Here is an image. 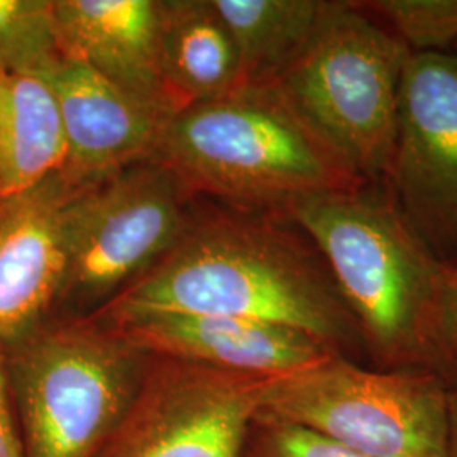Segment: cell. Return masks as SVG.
I'll return each mask as SVG.
<instances>
[{"label":"cell","mask_w":457,"mask_h":457,"mask_svg":"<svg viewBox=\"0 0 457 457\" xmlns=\"http://www.w3.org/2000/svg\"><path fill=\"white\" fill-rule=\"evenodd\" d=\"M288 217L249 213L188 228L97 312L170 311L292 327L344 354L362 345L324 258Z\"/></svg>","instance_id":"obj_1"},{"label":"cell","mask_w":457,"mask_h":457,"mask_svg":"<svg viewBox=\"0 0 457 457\" xmlns=\"http://www.w3.org/2000/svg\"><path fill=\"white\" fill-rule=\"evenodd\" d=\"M287 217L324 258L379 370H447L437 343L445 262L385 183L298 200Z\"/></svg>","instance_id":"obj_2"},{"label":"cell","mask_w":457,"mask_h":457,"mask_svg":"<svg viewBox=\"0 0 457 457\" xmlns=\"http://www.w3.org/2000/svg\"><path fill=\"white\" fill-rule=\"evenodd\" d=\"M156 158L188 188L249 213L287 217L307 196L368 185L273 85L243 87L181 109L166 122Z\"/></svg>","instance_id":"obj_3"},{"label":"cell","mask_w":457,"mask_h":457,"mask_svg":"<svg viewBox=\"0 0 457 457\" xmlns=\"http://www.w3.org/2000/svg\"><path fill=\"white\" fill-rule=\"evenodd\" d=\"M26 457H98L151 356L94 315L41 324L5 345Z\"/></svg>","instance_id":"obj_4"},{"label":"cell","mask_w":457,"mask_h":457,"mask_svg":"<svg viewBox=\"0 0 457 457\" xmlns=\"http://www.w3.org/2000/svg\"><path fill=\"white\" fill-rule=\"evenodd\" d=\"M411 54L360 2H330L309 45L273 87L360 179L385 183Z\"/></svg>","instance_id":"obj_5"},{"label":"cell","mask_w":457,"mask_h":457,"mask_svg":"<svg viewBox=\"0 0 457 457\" xmlns=\"http://www.w3.org/2000/svg\"><path fill=\"white\" fill-rule=\"evenodd\" d=\"M449 386L430 370H368L334 353L266 378L256 419L307 428L364 457H445Z\"/></svg>","instance_id":"obj_6"},{"label":"cell","mask_w":457,"mask_h":457,"mask_svg":"<svg viewBox=\"0 0 457 457\" xmlns=\"http://www.w3.org/2000/svg\"><path fill=\"white\" fill-rule=\"evenodd\" d=\"M187 190L158 158L83 187L71 205L62 296L105 305L143 277L188 230Z\"/></svg>","instance_id":"obj_7"},{"label":"cell","mask_w":457,"mask_h":457,"mask_svg":"<svg viewBox=\"0 0 457 457\" xmlns=\"http://www.w3.org/2000/svg\"><path fill=\"white\" fill-rule=\"evenodd\" d=\"M264 379L151 356L98 457H241Z\"/></svg>","instance_id":"obj_8"},{"label":"cell","mask_w":457,"mask_h":457,"mask_svg":"<svg viewBox=\"0 0 457 457\" xmlns=\"http://www.w3.org/2000/svg\"><path fill=\"white\" fill-rule=\"evenodd\" d=\"M385 185L427 245L457 254V58L413 53Z\"/></svg>","instance_id":"obj_9"},{"label":"cell","mask_w":457,"mask_h":457,"mask_svg":"<svg viewBox=\"0 0 457 457\" xmlns=\"http://www.w3.org/2000/svg\"><path fill=\"white\" fill-rule=\"evenodd\" d=\"M149 356L275 378L337 353L309 334L262 320L170 311L96 312Z\"/></svg>","instance_id":"obj_10"},{"label":"cell","mask_w":457,"mask_h":457,"mask_svg":"<svg viewBox=\"0 0 457 457\" xmlns=\"http://www.w3.org/2000/svg\"><path fill=\"white\" fill-rule=\"evenodd\" d=\"M83 187L62 171L0 198V345L45 322L68 271L71 205Z\"/></svg>","instance_id":"obj_11"},{"label":"cell","mask_w":457,"mask_h":457,"mask_svg":"<svg viewBox=\"0 0 457 457\" xmlns=\"http://www.w3.org/2000/svg\"><path fill=\"white\" fill-rule=\"evenodd\" d=\"M48 82L58 98L65 131L62 173L71 183L98 185L132 164L156 158L171 117L151 111L66 56Z\"/></svg>","instance_id":"obj_12"},{"label":"cell","mask_w":457,"mask_h":457,"mask_svg":"<svg viewBox=\"0 0 457 457\" xmlns=\"http://www.w3.org/2000/svg\"><path fill=\"white\" fill-rule=\"evenodd\" d=\"M53 12L66 58L166 119L179 112L164 82L160 0H53Z\"/></svg>","instance_id":"obj_13"},{"label":"cell","mask_w":457,"mask_h":457,"mask_svg":"<svg viewBox=\"0 0 457 457\" xmlns=\"http://www.w3.org/2000/svg\"><path fill=\"white\" fill-rule=\"evenodd\" d=\"M162 11L164 82L179 111L243 88L237 51L212 0H163Z\"/></svg>","instance_id":"obj_14"},{"label":"cell","mask_w":457,"mask_h":457,"mask_svg":"<svg viewBox=\"0 0 457 457\" xmlns=\"http://www.w3.org/2000/svg\"><path fill=\"white\" fill-rule=\"evenodd\" d=\"M65 158L63 120L51 83L0 66V198L62 171Z\"/></svg>","instance_id":"obj_15"},{"label":"cell","mask_w":457,"mask_h":457,"mask_svg":"<svg viewBox=\"0 0 457 457\" xmlns=\"http://www.w3.org/2000/svg\"><path fill=\"white\" fill-rule=\"evenodd\" d=\"M237 51L243 87L273 85L317 31L326 0H212Z\"/></svg>","instance_id":"obj_16"},{"label":"cell","mask_w":457,"mask_h":457,"mask_svg":"<svg viewBox=\"0 0 457 457\" xmlns=\"http://www.w3.org/2000/svg\"><path fill=\"white\" fill-rule=\"evenodd\" d=\"M63 60L53 0H0V66L49 80Z\"/></svg>","instance_id":"obj_17"},{"label":"cell","mask_w":457,"mask_h":457,"mask_svg":"<svg viewBox=\"0 0 457 457\" xmlns=\"http://www.w3.org/2000/svg\"><path fill=\"white\" fill-rule=\"evenodd\" d=\"M361 7L381 19L411 53H442L457 43V0H366Z\"/></svg>","instance_id":"obj_18"},{"label":"cell","mask_w":457,"mask_h":457,"mask_svg":"<svg viewBox=\"0 0 457 457\" xmlns=\"http://www.w3.org/2000/svg\"><path fill=\"white\" fill-rule=\"evenodd\" d=\"M241 457H364L307 428L254 419Z\"/></svg>","instance_id":"obj_19"},{"label":"cell","mask_w":457,"mask_h":457,"mask_svg":"<svg viewBox=\"0 0 457 457\" xmlns=\"http://www.w3.org/2000/svg\"><path fill=\"white\" fill-rule=\"evenodd\" d=\"M436 330L444 362L457 370V262H445Z\"/></svg>","instance_id":"obj_20"},{"label":"cell","mask_w":457,"mask_h":457,"mask_svg":"<svg viewBox=\"0 0 457 457\" xmlns=\"http://www.w3.org/2000/svg\"><path fill=\"white\" fill-rule=\"evenodd\" d=\"M0 457H26L17 424L16 409L7 375L5 353L0 345Z\"/></svg>","instance_id":"obj_21"},{"label":"cell","mask_w":457,"mask_h":457,"mask_svg":"<svg viewBox=\"0 0 457 457\" xmlns=\"http://www.w3.org/2000/svg\"><path fill=\"white\" fill-rule=\"evenodd\" d=\"M445 457H457V385L454 388H449Z\"/></svg>","instance_id":"obj_22"},{"label":"cell","mask_w":457,"mask_h":457,"mask_svg":"<svg viewBox=\"0 0 457 457\" xmlns=\"http://www.w3.org/2000/svg\"><path fill=\"white\" fill-rule=\"evenodd\" d=\"M456 51H457V43H456ZM456 58H457V54H456Z\"/></svg>","instance_id":"obj_23"}]
</instances>
